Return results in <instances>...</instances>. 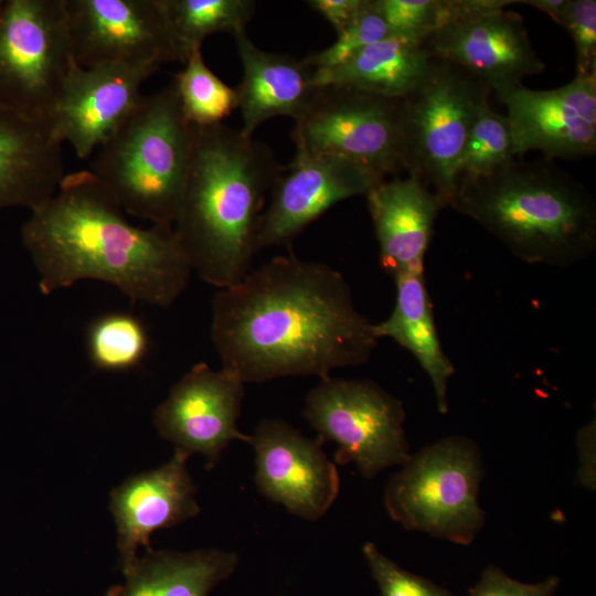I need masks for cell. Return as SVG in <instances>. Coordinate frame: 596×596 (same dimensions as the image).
Segmentation results:
<instances>
[{
	"instance_id": "cell-25",
	"label": "cell",
	"mask_w": 596,
	"mask_h": 596,
	"mask_svg": "<svg viewBox=\"0 0 596 596\" xmlns=\"http://www.w3.org/2000/svg\"><path fill=\"white\" fill-rule=\"evenodd\" d=\"M161 4L182 64L201 50L206 36L244 33L256 9L253 0H161Z\"/></svg>"
},
{
	"instance_id": "cell-31",
	"label": "cell",
	"mask_w": 596,
	"mask_h": 596,
	"mask_svg": "<svg viewBox=\"0 0 596 596\" xmlns=\"http://www.w3.org/2000/svg\"><path fill=\"white\" fill-rule=\"evenodd\" d=\"M362 552L381 596H451L441 586L398 566L372 542L365 543Z\"/></svg>"
},
{
	"instance_id": "cell-28",
	"label": "cell",
	"mask_w": 596,
	"mask_h": 596,
	"mask_svg": "<svg viewBox=\"0 0 596 596\" xmlns=\"http://www.w3.org/2000/svg\"><path fill=\"white\" fill-rule=\"evenodd\" d=\"M145 326L129 313H107L97 318L87 334L88 354L99 370L127 371L138 366L148 352Z\"/></svg>"
},
{
	"instance_id": "cell-8",
	"label": "cell",
	"mask_w": 596,
	"mask_h": 596,
	"mask_svg": "<svg viewBox=\"0 0 596 596\" xmlns=\"http://www.w3.org/2000/svg\"><path fill=\"white\" fill-rule=\"evenodd\" d=\"M73 63L63 0H3L0 107L50 129Z\"/></svg>"
},
{
	"instance_id": "cell-14",
	"label": "cell",
	"mask_w": 596,
	"mask_h": 596,
	"mask_svg": "<svg viewBox=\"0 0 596 596\" xmlns=\"http://www.w3.org/2000/svg\"><path fill=\"white\" fill-rule=\"evenodd\" d=\"M505 106L517 156L577 159L596 152V74L553 89L507 86L493 91Z\"/></svg>"
},
{
	"instance_id": "cell-13",
	"label": "cell",
	"mask_w": 596,
	"mask_h": 596,
	"mask_svg": "<svg viewBox=\"0 0 596 596\" xmlns=\"http://www.w3.org/2000/svg\"><path fill=\"white\" fill-rule=\"evenodd\" d=\"M249 437L260 494L304 520L323 517L339 494L340 478L322 439L308 438L278 418L260 421Z\"/></svg>"
},
{
	"instance_id": "cell-24",
	"label": "cell",
	"mask_w": 596,
	"mask_h": 596,
	"mask_svg": "<svg viewBox=\"0 0 596 596\" xmlns=\"http://www.w3.org/2000/svg\"><path fill=\"white\" fill-rule=\"evenodd\" d=\"M393 278L396 287L393 311L384 321L373 323L374 333L377 339H393L415 356L430 380L438 411L445 414L448 382L455 366L438 339L424 272Z\"/></svg>"
},
{
	"instance_id": "cell-34",
	"label": "cell",
	"mask_w": 596,
	"mask_h": 596,
	"mask_svg": "<svg viewBox=\"0 0 596 596\" xmlns=\"http://www.w3.org/2000/svg\"><path fill=\"white\" fill-rule=\"evenodd\" d=\"M368 0H309L307 4L321 14L339 34L362 13Z\"/></svg>"
},
{
	"instance_id": "cell-36",
	"label": "cell",
	"mask_w": 596,
	"mask_h": 596,
	"mask_svg": "<svg viewBox=\"0 0 596 596\" xmlns=\"http://www.w3.org/2000/svg\"><path fill=\"white\" fill-rule=\"evenodd\" d=\"M519 3H524L543 11L554 22L561 25L568 0H519Z\"/></svg>"
},
{
	"instance_id": "cell-9",
	"label": "cell",
	"mask_w": 596,
	"mask_h": 596,
	"mask_svg": "<svg viewBox=\"0 0 596 596\" xmlns=\"http://www.w3.org/2000/svg\"><path fill=\"white\" fill-rule=\"evenodd\" d=\"M302 415L322 441L337 445L336 462H352L365 478L411 456L402 402L372 381L320 379L306 395Z\"/></svg>"
},
{
	"instance_id": "cell-26",
	"label": "cell",
	"mask_w": 596,
	"mask_h": 596,
	"mask_svg": "<svg viewBox=\"0 0 596 596\" xmlns=\"http://www.w3.org/2000/svg\"><path fill=\"white\" fill-rule=\"evenodd\" d=\"M172 81L181 110L192 126L222 124L238 107L236 91L207 67L201 50L188 57Z\"/></svg>"
},
{
	"instance_id": "cell-23",
	"label": "cell",
	"mask_w": 596,
	"mask_h": 596,
	"mask_svg": "<svg viewBox=\"0 0 596 596\" xmlns=\"http://www.w3.org/2000/svg\"><path fill=\"white\" fill-rule=\"evenodd\" d=\"M435 57L424 43L389 36L350 61L312 73L315 87L348 86L390 99H403L428 77Z\"/></svg>"
},
{
	"instance_id": "cell-1",
	"label": "cell",
	"mask_w": 596,
	"mask_h": 596,
	"mask_svg": "<svg viewBox=\"0 0 596 596\" xmlns=\"http://www.w3.org/2000/svg\"><path fill=\"white\" fill-rule=\"evenodd\" d=\"M210 336L222 368L245 384L323 379L368 362L379 341L343 275L292 254L275 256L217 289Z\"/></svg>"
},
{
	"instance_id": "cell-10",
	"label": "cell",
	"mask_w": 596,
	"mask_h": 596,
	"mask_svg": "<svg viewBox=\"0 0 596 596\" xmlns=\"http://www.w3.org/2000/svg\"><path fill=\"white\" fill-rule=\"evenodd\" d=\"M400 102L348 86L319 87L295 120L296 150L347 159L384 180L404 170Z\"/></svg>"
},
{
	"instance_id": "cell-30",
	"label": "cell",
	"mask_w": 596,
	"mask_h": 596,
	"mask_svg": "<svg viewBox=\"0 0 596 596\" xmlns=\"http://www.w3.org/2000/svg\"><path fill=\"white\" fill-rule=\"evenodd\" d=\"M391 36V32L381 14L368 0L359 18L345 30L337 34L330 46L312 52L304 57L313 71L333 68L344 64L371 44Z\"/></svg>"
},
{
	"instance_id": "cell-33",
	"label": "cell",
	"mask_w": 596,
	"mask_h": 596,
	"mask_svg": "<svg viewBox=\"0 0 596 596\" xmlns=\"http://www.w3.org/2000/svg\"><path fill=\"white\" fill-rule=\"evenodd\" d=\"M558 578L551 576L536 584H525L509 577L499 567L489 565L468 596H553Z\"/></svg>"
},
{
	"instance_id": "cell-11",
	"label": "cell",
	"mask_w": 596,
	"mask_h": 596,
	"mask_svg": "<svg viewBox=\"0 0 596 596\" xmlns=\"http://www.w3.org/2000/svg\"><path fill=\"white\" fill-rule=\"evenodd\" d=\"M72 55L81 67L159 70L179 61L161 0H63Z\"/></svg>"
},
{
	"instance_id": "cell-37",
	"label": "cell",
	"mask_w": 596,
	"mask_h": 596,
	"mask_svg": "<svg viewBox=\"0 0 596 596\" xmlns=\"http://www.w3.org/2000/svg\"><path fill=\"white\" fill-rule=\"evenodd\" d=\"M2 3H3V0H0V9H1V7H2Z\"/></svg>"
},
{
	"instance_id": "cell-2",
	"label": "cell",
	"mask_w": 596,
	"mask_h": 596,
	"mask_svg": "<svg viewBox=\"0 0 596 596\" xmlns=\"http://www.w3.org/2000/svg\"><path fill=\"white\" fill-rule=\"evenodd\" d=\"M20 237L46 296L93 279L135 302L167 308L192 273L172 225H134L88 170L65 174L55 193L30 210Z\"/></svg>"
},
{
	"instance_id": "cell-5",
	"label": "cell",
	"mask_w": 596,
	"mask_h": 596,
	"mask_svg": "<svg viewBox=\"0 0 596 596\" xmlns=\"http://www.w3.org/2000/svg\"><path fill=\"white\" fill-rule=\"evenodd\" d=\"M192 142L173 81L142 95L100 147L92 173L120 207L151 224L172 225L179 212Z\"/></svg>"
},
{
	"instance_id": "cell-18",
	"label": "cell",
	"mask_w": 596,
	"mask_h": 596,
	"mask_svg": "<svg viewBox=\"0 0 596 596\" xmlns=\"http://www.w3.org/2000/svg\"><path fill=\"white\" fill-rule=\"evenodd\" d=\"M188 458L174 450L162 466L131 476L111 491L110 511L116 523L121 572L138 557L140 546L150 550L153 532L199 514Z\"/></svg>"
},
{
	"instance_id": "cell-12",
	"label": "cell",
	"mask_w": 596,
	"mask_h": 596,
	"mask_svg": "<svg viewBox=\"0 0 596 596\" xmlns=\"http://www.w3.org/2000/svg\"><path fill=\"white\" fill-rule=\"evenodd\" d=\"M245 383L231 371L199 362L171 387L153 412V426L174 450L201 454L207 469L234 440L249 443L237 427Z\"/></svg>"
},
{
	"instance_id": "cell-19",
	"label": "cell",
	"mask_w": 596,
	"mask_h": 596,
	"mask_svg": "<svg viewBox=\"0 0 596 596\" xmlns=\"http://www.w3.org/2000/svg\"><path fill=\"white\" fill-rule=\"evenodd\" d=\"M382 268L393 277L424 272V259L444 200L408 175L383 180L365 194Z\"/></svg>"
},
{
	"instance_id": "cell-4",
	"label": "cell",
	"mask_w": 596,
	"mask_h": 596,
	"mask_svg": "<svg viewBox=\"0 0 596 596\" xmlns=\"http://www.w3.org/2000/svg\"><path fill=\"white\" fill-rule=\"evenodd\" d=\"M449 206L528 264L568 267L596 249V204L585 185L550 160H513L457 183Z\"/></svg>"
},
{
	"instance_id": "cell-32",
	"label": "cell",
	"mask_w": 596,
	"mask_h": 596,
	"mask_svg": "<svg viewBox=\"0 0 596 596\" xmlns=\"http://www.w3.org/2000/svg\"><path fill=\"white\" fill-rule=\"evenodd\" d=\"M561 25L575 45V76L596 74V1L568 0Z\"/></svg>"
},
{
	"instance_id": "cell-16",
	"label": "cell",
	"mask_w": 596,
	"mask_h": 596,
	"mask_svg": "<svg viewBox=\"0 0 596 596\" xmlns=\"http://www.w3.org/2000/svg\"><path fill=\"white\" fill-rule=\"evenodd\" d=\"M155 68L125 64L81 67L74 63L53 110L50 131L81 159L91 156L127 120Z\"/></svg>"
},
{
	"instance_id": "cell-20",
	"label": "cell",
	"mask_w": 596,
	"mask_h": 596,
	"mask_svg": "<svg viewBox=\"0 0 596 596\" xmlns=\"http://www.w3.org/2000/svg\"><path fill=\"white\" fill-rule=\"evenodd\" d=\"M234 39L243 67L235 89L242 132L253 136L259 125L277 116L300 118L318 89L312 84L313 70L304 58L260 50L246 32Z\"/></svg>"
},
{
	"instance_id": "cell-17",
	"label": "cell",
	"mask_w": 596,
	"mask_h": 596,
	"mask_svg": "<svg viewBox=\"0 0 596 596\" xmlns=\"http://www.w3.org/2000/svg\"><path fill=\"white\" fill-rule=\"evenodd\" d=\"M424 44L435 58L464 68L490 91L521 85L545 70L523 19L503 9L451 21Z\"/></svg>"
},
{
	"instance_id": "cell-3",
	"label": "cell",
	"mask_w": 596,
	"mask_h": 596,
	"mask_svg": "<svg viewBox=\"0 0 596 596\" xmlns=\"http://www.w3.org/2000/svg\"><path fill=\"white\" fill-rule=\"evenodd\" d=\"M272 149L225 124L192 126L189 167L172 224L192 272L217 289L242 280L257 253L267 193L283 171Z\"/></svg>"
},
{
	"instance_id": "cell-7",
	"label": "cell",
	"mask_w": 596,
	"mask_h": 596,
	"mask_svg": "<svg viewBox=\"0 0 596 596\" xmlns=\"http://www.w3.org/2000/svg\"><path fill=\"white\" fill-rule=\"evenodd\" d=\"M490 88L464 68L435 58L426 81L400 102L403 166L447 206L456 168Z\"/></svg>"
},
{
	"instance_id": "cell-21",
	"label": "cell",
	"mask_w": 596,
	"mask_h": 596,
	"mask_svg": "<svg viewBox=\"0 0 596 596\" xmlns=\"http://www.w3.org/2000/svg\"><path fill=\"white\" fill-rule=\"evenodd\" d=\"M64 175L62 143L50 129L0 107V210L34 209Z\"/></svg>"
},
{
	"instance_id": "cell-29",
	"label": "cell",
	"mask_w": 596,
	"mask_h": 596,
	"mask_svg": "<svg viewBox=\"0 0 596 596\" xmlns=\"http://www.w3.org/2000/svg\"><path fill=\"white\" fill-rule=\"evenodd\" d=\"M391 35L425 43L449 22L448 0H373Z\"/></svg>"
},
{
	"instance_id": "cell-6",
	"label": "cell",
	"mask_w": 596,
	"mask_h": 596,
	"mask_svg": "<svg viewBox=\"0 0 596 596\" xmlns=\"http://www.w3.org/2000/svg\"><path fill=\"white\" fill-rule=\"evenodd\" d=\"M389 480L384 505L405 530L469 545L485 525L478 503L482 464L475 441L441 438L409 458Z\"/></svg>"
},
{
	"instance_id": "cell-15",
	"label": "cell",
	"mask_w": 596,
	"mask_h": 596,
	"mask_svg": "<svg viewBox=\"0 0 596 596\" xmlns=\"http://www.w3.org/2000/svg\"><path fill=\"white\" fill-rule=\"evenodd\" d=\"M385 180V179H384ZM383 181L347 159L296 150L270 189L256 233V252L289 244L340 201L366 194Z\"/></svg>"
},
{
	"instance_id": "cell-22",
	"label": "cell",
	"mask_w": 596,
	"mask_h": 596,
	"mask_svg": "<svg viewBox=\"0 0 596 596\" xmlns=\"http://www.w3.org/2000/svg\"><path fill=\"white\" fill-rule=\"evenodd\" d=\"M238 565V555L217 549L147 550L123 571L125 582L106 596H209Z\"/></svg>"
},
{
	"instance_id": "cell-27",
	"label": "cell",
	"mask_w": 596,
	"mask_h": 596,
	"mask_svg": "<svg viewBox=\"0 0 596 596\" xmlns=\"http://www.w3.org/2000/svg\"><path fill=\"white\" fill-rule=\"evenodd\" d=\"M514 140L505 118L489 100L478 111L456 168V187L461 180L496 172L517 158Z\"/></svg>"
},
{
	"instance_id": "cell-35",
	"label": "cell",
	"mask_w": 596,
	"mask_h": 596,
	"mask_svg": "<svg viewBox=\"0 0 596 596\" xmlns=\"http://www.w3.org/2000/svg\"><path fill=\"white\" fill-rule=\"evenodd\" d=\"M595 419L581 428L577 434L579 453L578 478L588 489L595 488Z\"/></svg>"
}]
</instances>
